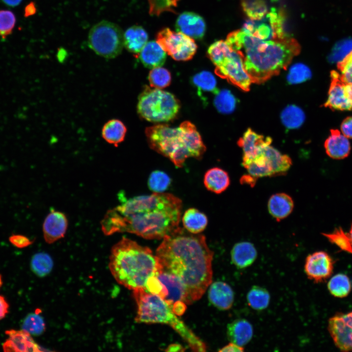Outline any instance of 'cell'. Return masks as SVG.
<instances>
[{"label":"cell","instance_id":"1","mask_svg":"<svg viewBox=\"0 0 352 352\" xmlns=\"http://www.w3.org/2000/svg\"><path fill=\"white\" fill-rule=\"evenodd\" d=\"M182 201L170 193H154L124 200L101 221L106 235L128 232L146 239H161L179 227Z\"/></svg>","mask_w":352,"mask_h":352},{"label":"cell","instance_id":"2","mask_svg":"<svg viewBox=\"0 0 352 352\" xmlns=\"http://www.w3.org/2000/svg\"><path fill=\"white\" fill-rule=\"evenodd\" d=\"M213 255L204 235L180 227L164 237L156 251L162 269L185 285L189 304L199 300L211 284Z\"/></svg>","mask_w":352,"mask_h":352},{"label":"cell","instance_id":"3","mask_svg":"<svg viewBox=\"0 0 352 352\" xmlns=\"http://www.w3.org/2000/svg\"><path fill=\"white\" fill-rule=\"evenodd\" d=\"M225 42L242 56L245 70L256 84L263 83L286 69L301 50L298 42L290 36L263 40L242 29L230 32Z\"/></svg>","mask_w":352,"mask_h":352},{"label":"cell","instance_id":"4","mask_svg":"<svg viewBox=\"0 0 352 352\" xmlns=\"http://www.w3.org/2000/svg\"><path fill=\"white\" fill-rule=\"evenodd\" d=\"M109 266L116 281L132 290L145 288L149 278L162 269L149 248L125 237L112 246Z\"/></svg>","mask_w":352,"mask_h":352},{"label":"cell","instance_id":"5","mask_svg":"<svg viewBox=\"0 0 352 352\" xmlns=\"http://www.w3.org/2000/svg\"><path fill=\"white\" fill-rule=\"evenodd\" d=\"M145 134L150 147L177 167H181L189 157L200 158L206 150L200 134L190 121H184L176 128L165 124L153 126L146 129Z\"/></svg>","mask_w":352,"mask_h":352},{"label":"cell","instance_id":"6","mask_svg":"<svg viewBox=\"0 0 352 352\" xmlns=\"http://www.w3.org/2000/svg\"><path fill=\"white\" fill-rule=\"evenodd\" d=\"M133 295L137 307L135 322L167 324L178 333L193 351H206L205 344L177 317L163 299L145 288L133 290Z\"/></svg>","mask_w":352,"mask_h":352},{"label":"cell","instance_id":"7","mask_svg":"<svg viewBox=\"0 0 352 352\" xmlns=\"http://www.w3.org/2000/svg\"><path fill=\"white\" fill-rule=\"evenodd\" d=\"M180 109L178 100L171 93L145 86L138 97V113L152 122H168L173 119Z\"/></svg>","mask_w":352,"mask_h":352},{"label":"cell","instance_id":"8","mask_svg":"<svg viewBox=\"0 0 352 352\" xmlns=\"http://www.w3.org/2000/svg\"><path fill=\"white\" fill-rule=\"evenodd\" d=\"M124 33L116 24L103 20L90 29L88 44L97 55L107 59L119 55L124 47Z\"/></svg>","mask_w":352,"mask_h":352},{"label":"cell","instance_id":"9","mask_svg":"<svg viewBox=\"0 0 352 352\" xmlns=\"http://www.w3.org/2000/svg\"><path fill=\"white\" fill-rule=\"evenodd\" d=\"M156 42L166 53L176 61L190 60L197 49V45L193 38L169 28H164L157 33Z\"/></svg>","mask_w":352,"mask_h":352},{"label":"cell","instance_id":"10","mask_svg":"<svg viewBox=\"0 0 352 352\" xmlns=\"http://www.w3.org/2000/svg\"><path fill=\"white\" fill-rule=\"evenodd\" d=\"M215 73L244 91H248L251 80L245 69L242 56L233 50L216 66Z\"/></svg>","mask_w":352,"mask_h":352},{"label":"cell","instance_id":"11","mask_svg":"<svg viewBox=\"0 0 352 352\" xmlns=\"http://www.w3.org/2000/svg\"><path fill=\"white\" fill-rule=\"evenodd\" d=\"M282 27L278 14L268 12L260 20H249L242 29L245 33L263 40L280 39Z\"/></svg>","mask_w":352,"mask_h":352},{"label":"cell","instance_id":"12","mask_svg":"<svg viewBox=\"0 0 352 352\" xmlns=\"http://www.w3.org/2000/svg\"><path fill=\"white\" fill-rule=\"evenodd\" d=\"M328 330L337 348L342 352L352 351V311L330 318Z\"/></svg>","mask_w":352,"mask_h":352},{"label":"cell","instance_id":"13","mask_svg":"<svg viewBox=\"0 0 352 352\" xmlns=\"http://www.w3.org/2000/svg\"><path fill=\"white\" fill-rule=\"evenodd\" d=\"M155 275L167 290L168 294L164 300L172 309L189 304L186 287L177 276L163 269L159 270Z\"/></svg>","mask_w":352,"mask_h":352},{"label":"cell","instance_id":"14","mask_svg":"<svg viewBox=\"0 0 352 352\" xmlns=\"http://www.w3.org/2000/svg\"><path fill=\"white\" fill-rule=\"evenodd\" d=\"M333 267V261L330 256L325 251H320L307 257L304 270L309 279L318 283L331 276Z\"/></svg>","mask_w":352,"mask_h":352},{"label":"cell","instance_id":"15","mask_svg":"<svg viewBox=\"0 0 352 352\" xmlns=\"http://www.w3.org/2000/svg\"><path fill=\"white\" fill-rule=\"evenodd\" d=\"M330 77L328 97L324 106L332 110H352V107L345 96L344 83L342 81L340 74L332 70Z\"/></svg>","mask_w":352,"mask_h":352},{"label":"cell","instance_id":"16","mask_svg":"<svg viewBox=\"0 0 352 352\" xmlns=\"http://www.w3.org/2000/svg\"><path fill=\"white\" fill-rule=\"evenodd\" d=\"M68 221L66 215L59 211H51L43 223L45 241L49 244L63 238L66 233Z\"/></svg>","mask_w":352,"mask_h":352},{"label":"cell","instance_id":"17","mask_svg":"<svg viewBox=\"0 0 352 352\" xmlns=\"http://www.w3.org/2000/svg\"><path fill=\"white\" fill-rule=\"evenodd\" d=\"M272 142L271 137L259 134L248 129L238 142L243 152L242 159L253 158L258 155L265 147Z\"/></svg>","mask_w":352,"mask_h":352},{"label":"cell","instance_id":"18","mask_svg":"<svg viewBox=\"0 0 352 352\" xmlns=\"http://www.w3.org/2000/svg\"><path fill=\"white\" fill-rule=\"evenodd\" d=\"M5 333L9 336L3 344L5 352H39L40 347L35 343L31 334L22 330H8Z\"/></svg>","mask_w":352,"mask_h":352},{"label":"cell","instance_id":"19","mask_svg":"<svg viewBox=\"0 0 352 352\" xmlns=\"http://www.w3.org/2000/svg\"><path fill=\"white\" fill-rule=\"evenodd\" d=\"M176 28L178 31L193 39H201L206 29L205 22L199 15L190 12L181 14L177 19Z\"/></svg>","mask_w":352,"mask_h":352},{"label":"cell","instance_id":"20","mask_svg":"<svg viewBox=\"0 0 352 352\" xmlns=\"http://www.w3.org/2000/svg\"><path fill=\"white\" fill-rule=\"evenodd\" d=\"M208 298L218 308L227 310L232 306L234 294L229 285L221 281H217L210 285Z\"/></svg>","mask_w":352,"mask_h":352},{"label":"cell","instance_id":"21","mask_svg":"<svg viewBox=\"0 0 352 352\" xmlns=\"http://www.w3.org/2000/svg\"><path fill=\"white\" fill-rule=\"evenodd\" d=\"M326 152L328 156L334 159L347 157L350 152V143L347 137L338 130H330V135L324 143Z\"/></svg>","mask_w":352,"mask_h":352},{"label":"cell","instance_id":"22","mask_svg":"<svg viewBox=\"0 0 352 352\" xmlns=\"http://www.w3.org/2000/svg\"><path fill=\"white\" fill-rule=\"evenodd\" d=\"M267 206L270 214L279 221L291 214L294 208V202L288 195L284 193H276L270 197Z\"/></svg>","mask_w":352,"mask_h":352},{"label":"cell","instance_id":"23","mask_svg":"<svg viewBox=\"0 0 352 352\" xmlns=\"http://www.w3.org/2000/svg\"><path fill=\"white\" fill-rule=\"evenodd\" d=\"M251 324L244 319H238L229 324L227 327V336L231 342L240 346L247 344L253 336Z\"/></svg>","mask_w":352,"mask_h":352},{"label":"cell","instance_id":"24","mask_svg":"<svg viewBox=\"0 0 352 352\" xmlns=\"http://www.w3.org/2000/svg\"><path fill=\"white\" fill-rule=\"evenodd\" d=\"M257 256L254 245L248 242L236 243L231 251V261L239 268H246L251 265Z\"/></svg>","mask_w":352,"mask_h":352},{"label":"cell","instance_id":"25","mask_svg":"<svg viewBox=\"0 0 352 352\" xmlns=\"http://www.w3.org/2000/svg\"><path fill=\"white\" fill-rule=\"evenodd\" d=\"M138 54L143 65L151 69L162 66L166 59V52L156 41L147 43Z\"/></svg>","mask_w":352,"mask_h":352},{"label":"cell","instance_id":"26","mask_svg":"<svg viewBox=\"0 0 352 352\" xmlns=\"http://www.w3.org/2000/svg\"><path fill=\"white\" fill-rule=\"evenodd\" d=\"M203 182L207 190L220 194L228 187L230 180L227 172L220 168L214 167L206 172Z\"/></svg>","mask_w":352,"mask_h":352},{"label":"cell","instance_id":"27","mask_svg":"<svg viewBox=\"0 0 352 352\" xmlns=\"http://www.w3.org/2000/svg\"><path fill=\"white\" fill-rule=\"evenodd\" d=\"M262 154L269 162L274 176L285 175L292 165L290 157L268 145L263 149Z\"/></svg>","mask_w":352,"mask_h":352},{"label":"cell","instance_id":"28","mask_svg":"<svg viewBox=\"0 0 352 352\" xmlns=\"http://www.w3.org/2000/svg\"><path fill=\"white\" fill-rule=\"evenodd\" d=\"M124 46L130 52L139 54L147 43L148 36L141 26L134 25L124 33Z\"/></svg>","mask_w":352,"mask_h":352},{"label":"cell","instance_id":"29","mask_svg":"<svg viewBox=\"0 0 352 352\" xmlns=\"http://www.w3.org/2000/svg\"><path fill=\"white\" fill-rule=\"evenodd\" d=\"M127 128L121 120L112 119L104 125L101 134L107 142L117 146L124 140Z\"/></svg>","mask_w":352,"mask_h":352},{"label":"cell","instance_id":"30","mask_svg":"<svg viewBox=\"0 0 352 352\" xmlns=\"http://www.w3.org/2000/svg\"><path fill=\"white\" fill-rule=\"evenodd\" d=\"M182 221L184 228L193 234H199L203 231L208 223L206 215L197 210L191 208L184 212Z\"/></svg>","mask_w":352,"mask_h":352},{"label":"cell","instance_id":"31","mask_svg":"<svg viewBox=\"0 0 352 352\" xmlns=\"http://www.w3.org/2000/svg\"><path fill=\"white\" fill-rule=\"evenodd\" d=\"M281 119L283 124L289 129L299 128L304 123L305 115L303 110L295 105H289L282 111Z\"/></svg>","mask_w":352,"mask_h":352},{"label":"cell","instance_id":"32","mask_svg":"<svg viewBox=\"0 0 352 352\" xmlns=\"http://www.w3.org/2000/svg\"><path fill=\"white\" fill-rule=\"evenodd\" d=\"M246 299L248 305L252 308L261 310L268 307L270 295L266 289L259 286H253L248 292Z\"/></svg>","mask_w":352,"mask_h":352},{"label":"cell","instance_id":"33","mask_svg":"<svg viewBox=\"0 0 352 352\" xmlns=\"http://www.w3.org/2000/svg\"><path fill=\"white\" fill-rule=\"evenodd\" d=\"M330 292L334 297L342 298L347 296L351 289V284L347 276L338 274L333 276L328 283Z\"/></svg>","mask_w":352,"mask_h":352},{"label":"cell","instance_id":"34","mask_svg":"<svg viewBox=\"0 0 352 352\" xmlns=\"http://www.w3.org/2000/svg\"><path fill=\"white\" fill-rule=\"evenodd\" d=\"M215 94L214 104L219 112L228 114L234 111L236 101L234 96L229 90H218Z\"/></svg>","mask_w":352,"mask_h":352},{"label":"cell","instance_id":"35","mask_svg":"<svg viewBox=\"0 0 352 352\" xmlns=\"http://www.w3.org/2000/svg\"><path fill=\"white\" fill-rule=\"evenodd\" d=\"M243 11L250 20H260L268 12L264 0H242Z\"/></svg>","mask_w":352,"mask_h":352},{"label":"cell","instance_id":"36","mask_svg":"<svg viewBox=\"0 0 352 352\" xmlns=\"http://www.w3.org/2000/svg\"><path fill=\"white\" fill-rule=\"evenodd\" d=\"M193 84L199 92H212L216 93L219 90L217 88V81L213 74L208 71H202L195 74L192 79Z\"/></svg>","mask_w":352,"mask_h":352},{"label":"cell","instance_id":"37","mask_svg":"<svg viewBox=\"0 0 352 352\" xmlns=\"http://www.w3.org/2000/svg\"><path fill=\"white\" fill-rule=\"evenodd\" d=\"M53 265V261L50 256L43 252L35 254L31 262L32 270L40 277H43L48 274Z\"/></svg>","mask_w":352,"mask_h":352},{"label":"cell","instance_id":"38","mask_svg":"<svg viewBox=\"0 0 352 352\" xmlns=\"http://www.w3.org/2000/svg\"><path fill=\"white\" fill-rule=\"evenodd\" d=\"M232 49L223 40L212 44L207 50L208 56L214 65L218 66L231 52Z\"/></svg>","mask_w":352,"mask_h":352},{"label":"cell","instance_id":"39","mask_svg":"<svg viewBox=\"0 0 352 352\" xmlns=\"http://www.w3.org/2000/svg\"><path fill=\"white\" fill-rule=\"evenodd\" d=\"M148 80L151 87L159 89L163 88L170 84L171 73L165 68L161 66L155 67L150 71Z\"/></svg>","mask_w":352,"mask_h":352},{"label":"cell","instance_id":"40","mask_svg":"<svg viewBox=\"0 0 352 352\" xmlns=\"http://www.w3.org/2000/svg\"><path fill=\"white\" fill-rule=\"evenodd\" d=\"M311 77V72L306 65L298 63L293 65L289 68L287 80L290 84H297L306 81Z\"/></svg>","mask_w":352,"mask_h":352},{"label":"cell","instance_id":"41","mask_svg":"<svg viewBox=\"0 0 352 352\" xmlns=\"http://www.w3.org/2000/svg\"><path fill=\"white\" fill-rule=\"evenodd\" d=\"M329 241L336 244L342 250L352 254V245L347 233L339 227L330 233H322Z\"/></svg>","mask_w":352,"mask_h":352},{"label":"cell","instance_id":"42","mask_svg":"<svg viewBox=\"0 0 352 352\" xmlns=\"http://www.w3.org/2000/svg\"><path fill=\"white\" fill-rule=\"evenodd\" d=\"M170 183V177L165 173L160 171L153 172L148 179L149 188L154 193H163Z\"/></svg>","mask_w":352,"mask_h":352},{"label":"cell","instance_id":"43","mask_svg":"<svg viewBox=\"0 0 352 352\" xmlns=\"http://www.w3.org/2000/svg\"><path fill=\"white\" fill-rule=\"evenodd\" d=\"M44 329L45 324L43 318L36 313L28 314L22 324V330L32 335L41 334Z\"/></svg>","mask_w":352,"mask_h":352},{"label":"cell","instance_id":"44","mask_svg":"<svg viewBox=\"0 0 352 352\" xmlns=\"http://www.w3.org/2000/svg\"><path fill=\"white\" fill-rule=\"evenodd\" d=\"M149 13L152 15L159 16L164 12H175L178 0H148Z\"/></svg>","mask_w":352,"mask_h":352},{"label":"cell","instance_id":"45","mask_svg":"<svg viewBox=\"0 0 352 352\" xmlns=\"http://www.w3.org/2000/svg\"><path fill=\"white\" fill-rule=\"evenodd\" d=\"M16 18L14 13L9 11L0 10V36L2 39L12 33L15 26Z\"/></svg>","mask_w":352,"mask_h":352},{"label":"cell","instance_id":"46","mask_svg":"<svg viewBox=\"0 0 352 352\" xmlns=\"http://www.w3.org/2000/svg\"><path fill=\"white\" fill-rule=\"evenodd\" d=\"M337 68L340 71V78L346 84H352V58L347 54L337 62Z\"/></svg>","mask_w":352,"mask_h":352},{"label":"cell","instance_id":"47","mask_svg":"<svg viewBox=\"0 0 352 352\" xmlns=\"http://www.w3.org/2000/svg\"><path fill=\"white\" fill-rule=\"evenodd\" d=\"M145 289L149 292L157 295L163 300L168 294L165 286L158 279L156 275L151 277L147 280Z\"/></svg>","mask_w":352,"mask_h":352},{"label":"cell","instance_id":"48","mask_svg":"<svg viewBox=\"0 0 352 352\" xmlns=\"http://www.w3.org/2000/svg\"><path fill=\"white\" fill-rule=\"evenodd\" d=\"M9 240L13 245L20 248L27 247L32 243L29 238L20 234H13L9 237Z\"/></svg>","mask_w":352,"mask_h":352},{"label":"cell","instance_id":"49","mask_svg":"<svg viewBox=\"0 0 352 352\" xmlns=\"http://www.w3.org/2000/svg\"><path fill=\"white\" fill-rule=\"evenodd\" d=\"M341 130L346 137L352 138V116L344 119L341 124Z\"/></svg>","mask_w":352,"mask_h":352},{"label":"cell","instance_id":"50","mask_svg":"<svg viewBox=\"0 0 352 352\" xmlns=\"http://www.w3.org/2000/svg\"><path fill=\"white\" fill-rule=\"evenodd\" d=\"M219 351L227 352H241L243 351V349L242 347L230 342V343L219 350Z\"/></svg>","mask_w":352,"mask_h":352},{"label":"cell","instance_id":"51","mask_svg":"<svg viewBox=\"0 0 352 352\" xmlns=\"http://www.w3.org/2000/svg\"><path fill=\"white\" fill-rule=\"evenodd\" d=\"M9 305L5 298L0 295V320L3 318L8 312Z\"/></svg>","mask_w":352,"mask_h":352},{"label":"cell","instance_id":"52","mask_svg":"<svg viewBox=\"0 0 352 352\" xmlns=\"http://www.w3.org/2000/svg\"><path fill=\"white\" fill-rule=\"evenodd\" d=\"M345 96L352 107V84L344 83Z\"/></svg>","mask_w":352,"mask_h":352},{"label":"cell","instance_id":"53","mask_svg":"<svg viewBox=\"0 0 352 352\" xmlns=\"http://www.w3.org/2000/svg\"><path fill=\"white\" fill-rule=\"evenodd\" d=\"M185 350L180 345L177 344H173L169 345L165 351L167 352H183Z\"/></svg>","mask_w":352,"mask_h":352},{"label":"cell","instance_id":"54","mask_svg":"<svg viewBox=\"0 0 352 352\" xmlns=\"http://www.w3.org/2000/svg\"><path fill=\"white\" fill-rule=\"evenodd\" d=\"M35 12V7L33 3H30L28 4L25 9V16H29L33 14Z\"/></svg>","mask_w":352,"mask_h":352},{"label":"cell","instance_id":"55","mask_svg":"<svg viewBox=\"0 0 352 352\" xmlns=\"http://www.w3.org/2000/svg\"><path fill=\"white\" fill-rule=\"evenodd\" d=\"M5 4L10 6H16L19 5L22 0H1Z\"/></svg>","mask_w":352,"mask_h":352},{"label":"cell","instance_id":"56","mask_svg":"<svg viewBox=\"0 0 352 352\" xmlns=\"http://www.w3.org/2000/svg\"><path fill=\"white\" fill-rule=\"evenodd\" d=\"M350 238L352 245V224L351 226L349 233L348 234Z\"/></svg>","mask_w":352,"mask_h":352},{"label":"cell","instance_id":"57","mask_svg":"<svg viewBox=\"0 0 352 352\" xmlns=\"http://www.w3.org/2000/svg\"><path fill=\"white\" fill-rule=\"evenodd\" d=\"M349 55L352 58V50L348 53Z\"/></svg>","mask_w":352,"mask_h":352},{"label":"cell","instance_id":"58","mask_svg":"<svg viewBox=\"0 0 352 352\" xmlns=\"http://www.w3.org/2000/svg\"><path fill=\"white\" fill-rule=\"evenodd\" d=\"M1 285H2V280H1V275H0V287L1 286Z\"/></svg>","mask_w":352,"mask_h":352}]
</instances>
